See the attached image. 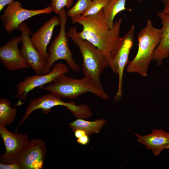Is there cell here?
Masks as SVG:
<instances>
[{"label":"cell","mask_w":169,"mask_h":169,"mask_svg":"<svg viewBox=\"0 0 169 169\" xmlns=\"http://www.w3.org/2000/svg\"><path fill=\"white\" fill-rule=\"evenodd\" d=\"M162 2L165 4L169 3V0H161Z\"/></svg>","instance_id":"cell-28"},{"label":"cell","mask_w":169,"mask_h":169,"mask_svg":"<svg viewBox=\"0 0 169 169\" xmlns=\"http://www.w3.org/2000/svg\"><path fill=\"white\" fill-rule=\"evenodd\" d=\"M53 12L50 5L45 8L38 10H29L22 7L21 4L13 1L7 5L0 19L6 32L10 33L24 21L36 15L49 14Z\"/></svg>","instance_id":"cell-9"},{"label":"cell","mask_w":169,"mask_h":169,"mask_svg":"<svg viewBox=\"0 0 169 169\" xmlns=\"http://www.w3.org/2000/svg\"><path fill=\"white\" fill-rule=\"evenodd\" d=\"M59 17L54 16L45 22L35 33H33L31 38L33 44L45 58L48 59L49 54L47 48L52 38L53 32L56 26L60 25Z\"/></svg>","instance_id":"cell-14"},{"label":"cell","mask_w":169,"mask_h":169,"mask_svg":"<svg viewBox=\"0 0 169 169\" xmlns=\"http://www.w3.org/2000/svg\"><path fill=\"white\" fill-rule=\"evenodd\" d=\"M39 88L47 91L60 98L74 99L84 94L90 92L103 100H107L109 96L103 87L99 86L92 80L84 77L75 79L65 74L58 76L53 82Z\"/></svg>","instance_id":"cell-3"},{"label":"cell","mask_w":169,"mask_h":169,"mask_svg":"<svg viewBox=\"0 0 169 169\" xmlns=\"http://www.w3.org/2000/svg\"><path fill=\"white\" fill-rule=\"evenodd\" d=\"M77 141L78 143L82 145L87 144L90 141L89 135L86 134L82 136L77 139Z\"/></svg>","instance_id":"cell-24"},{"label":"cell","mask_w":169,"mask_h":169,"mask_svg":"<svg viewBox=\"0 0 169 169\" xmlns=\"http://www.w3.org/2000/svg\"><path fill=\"white\" fill-rule=\"evenodd\" d=\"M77 27L69 28L66 33L78 47L81 54L84 77L90 79L97 84L103 87L100 78L103 71L109 66L108 64L100 50L88 41L80 38L78 34Z\"/></svg>","instance_id":"cell-4"},{"label":"cell","mask_w":169,"mask_h":169,"mask_svg":"<svg viewBox=\"0 0 169 169\" xmlns=\"http://www.w3.org/2000/svg\"><path fill=\"white\" fill-rule=\"evenodd\" d=\"M69 71L68 67L62 63H58L53 66L48 73L42 75L35 74L25 78L24 80L18 82L16 87L17 91L15 97L19 100L17 105L22 104L21 100L27 98L28 94L35 88L53 82L59 76L65 74Z\"/></svg>","instance_id":"cell-8"},{"label":"cell","mask_w":169,"mask_h":169,"mask_svg":"<svg viewBox=\"0 0 169 169\" xmlns=\"http://www.w3.org/2000/svg\"><path fill=\"white\" fill-rule=\"evenodd\" d=\"M52 11L56 14H59L60 11L64 7L69 8L72 7L74 0H51Z\"/></svg>","instance_id":"cell-22"},{"label":"cell","mask_w":169,"mask_h":169,"mask_svg":"<svg viewBox=\"0 0 169 169\" xmlns=\"http://www.w3.org/2000/svg\"><path fill=\"white\" fill-rule=\"evenodd\" d=\"M166 149H169V145L167 146L166 147Z\"/></svg>","instance_id":"cell-29"},{"label":"cell","mask_w":169,"mask_h":169,"mask_svg":"<svg viewBox=\"0 0 169 169\" xmlns=\"http://www.w3.org/2000/svg\"><path fill=\"white\" fill-rule=\"evenodd\" d=\"M109 1V0H92L90 7L82 15L87 16L96 14L105 6Z\"/></svg>","instance_id":"cell-21"},{"label":"cell","mask_w":169,"mask_h":169,"mask_svg":"<svg viewBox=\"0 0 169 169\" xmlns=\"http://www.w3.org/2000/svg\"><path fill=\"white\" fill-rule=\"evenodd\" d=\"M18 29L20 31L22 37L20 51L26 63L36 74H44L48 59L40 54L32 43L30 37L31 32L28 25L23 22L19 26Z\"/></svg>","instance_id":"cell-10"},{"label":"cell","mask_w":169,"mask_h":169,"mask_svg":"<svg viewBox=\"0 0 169 169\" xmlns=\"http://www.w3.org/2000/svg\"><path fill=\"white\" fill-rule=\"evenodd\" d=\"M16 108L10 106V102L7 100L0 99V124L8 125L12 123L16 115Z\"/></svg>","instance_id":"cell-19"},{"label":"cell","mask_w":169,"mask_h":169,"mask_svg":"<svg viewBox=\"0 0 169 169\" xmlns=\"http://www.w3.org/2000/svg\"><path fill=\"white\" fill-rule=\"evenodd\" d=\"M0 169H21L19 163L16 161L14 163L6 164L0 163Z\"/></svg>","instance_id":"cell-23"},{"label":"cell","mask_w":169,"mask_h":169,"mask_svg":"<svg viewBox=\"0 0 169 169\" xmlns=\"http://www.w3.org/2000/svg\"><path fill=\"white\" fill-rule=\"evenodd\" d=\"M46 151L44 140L38 138L32 139L21 151L16 161L21 169H41L44 165Z\"/></svg>","instance_id":"cell-11"},{"label":"cell","mask_w":169,"mask_h":169,"mask_svg":"<svg viewBox=\"0 0 169 169\" xmlns=\"http://www.w3.org/2000/svg\"><path fill=\"white\" fill-rule=\"evenodd\" d=\"M92 3V0H77L66 12L67 16L72 18L82 15L89 8Z\"/></svg>","instance_id":"cell-20"},{"label":"cell","mask_w":169,"mask_h":169,"mask_svg":"<svg viewBox=\"0 0 169 169\" xmlns=\"http://www.w3.org/2000/svg\"><path fill=\"white\" fill-rule=\"evenodd\" d=\"M157 15L162 25V35L160 42L155 49L153 60L158 66L161 65L163 60L169 57V13H157Z\"/></svg>","instance_id":"cell-16"},{"label":"cell","mask_w":169,"mask_h":169,"mask_svg":"<svg viewBox=\"0 0 169 169\" xmlns=\"http://www.w3.org/2000/svg\"><path fill=\"white\" fill-rule=\"evenodd\" d=\"M67 17L66 11L64 8L59 14L60 28L58 35L54 38L48 49L49 56L44 74L49 72L53 64L59 60H64L67 65L74 72L77 73L80 70V66L73 59L72 53L68 46V38L65 31Z\"/></svg>","instance_id":"cell-5"},{"label":"cell","mask_w":169,"mask_h":169,"mask_svg":"<svg viewBox=\"0 0 169 169\" xmlns=\"http://www.w3.org/2000/svg\"><path fill=\"white\" fill-rule=\"evenodd\" d=\"M75 137L77 139L86 134V132L81 129H77L74 131Z\"/></svg>","instance_id":"cell-26"},{"label":"cell","mask_w":169,"mask_h":169,"mask_svg":"<svg viewBox=\"0 0 169 169\" xmlns=\"http://www.w3.org/2000/svg\"><path fill=\"white\" fill-rule=\"evenodd\" d=\"M106 122V120L104 119L88 121L83 119L78 118L72 122L69 123V125L73 132L77 129H81L84 131L86 134L89 136L98 133Z\"/></svg>","instance_id":"cell-17"},{"label":"cell","mask_w":169,"mask_h":169,"mask_svg":"<svg viewBox=\"0 0 169 169\" xmlns=\"http://www.w3.org/2000/svg\"><path fill=\"white\" fill-rule=\"evenodd\" d=\"M164 13H169V3L166 4L161 12Z\"/></svg>","instance_id":"cell-27"},{"label":"cell","mask_w":169,"mask_h":169,"mask_svg":"<svg viewBox=\"0 0 169 169\" xmlns=\"http://www.w3.org/2000/svg\"><path fill=\"white\" fill-rule=\"evenodd\" d=\"M14 0H0V11H2L6 5H8Z\"/></svg>","instance_id":"cell-25"},{"label":"cell","mask_w":169,"mask_h":169,"mask_svg":"<svg viewBox=\"0 0 169 169\" xmlns=\"http://www.w3.org/2000/svg\"><path fill=\"white\" fill-rule=\"evenodd\" d=\"M162 30L154 27L148 20L145 27L137 35L138 49L134 58L129 62L126 68L129 73L138 74L146 77L149 65L153 60L155 49L161 40Z\"/></svg>","instance_id":"cell-2"},{"label":"cell","mask_w":169,"mask_h":169,"mask_svg":"<svg viewBox=\"0 0 169 169\" xmlns=\"http://www.w3.org/2000/svg\"><path fill=\"white\" fill-rule=\"evenodd\" d=\"M0 134L5 148L4 153L0 157V163L8 164L16 162L20 153L29 141L27 135L13 133L5 125L1 124Z\"/></svg>","instance_id":"cell-12"},{"label":"cell","mask_w":169,"mask_h":169,"mask_svg":"<svg viewBox=\"0 0 169 169\" xmlns=\"http://www.w3.org/2000/svg\"><path fill=\"white\" fill-rule=\"evenodd\" d=\"M126 0H109L105 6L103 8V13L107 25L111 29L114 25L115 16L121 12L128 9L125 7Z\"/></svg>","instance_id":"cell-18"},{"label":"cell","mask_w":169,"mask_h":169,"mask_svg":"<svg viewBox=\"0 0 169 169\" xmlns=\"http://www.w3.org/2000/svg\"><path fill=\"white\" fill-rule=\"evenodd\" d=\"M137 141L151 150L155 156L159 155L169 145V133L161 129H154L149 134L143 136L134 133Z\"/></svg>","instance_id":"cell-15"},{"label":"cell","mask_w":169,"mask_h":169,"mask_svg":"<svg viewBox=\"0 0 169 169\" xmlns=\"http://www.w3.org/2000/svg\"><path fill=\"white\" fill-rule=\"evenodd\" d=\"M73 23H77L83 27L78 33L82 39L86 40L98 48L106 59L113 72L116 74L112 57L117 47L120 38V29L123 19L120 18L114 23L113 28L108 27L103 9L95 15H79L71 18Z\"/></svg>","instance_id":"cell-1"},{"label":"cell","mask_w":169,"mask_h":169,"mask_svg":"<svg viewBox=\"0 0 169 169\" xmlns=\"http://www.w3.org/2000/svg\"><path fill=\"white\" fill-rule=\"evenodd\" d=\"M53 94L50 93L43 96L32 100L29 103L18 126L24 123L34 111L39 109L43 113L47 114L51 111V109L57 106L65 107L75 117L78 118L84 117L87 112V107L85 104L76 105L74 102H65Z\"/></svg>","instance_id":"cell-6"},{"label":"cell","mask_w":169,"mask_h":169,"mask_svg":"<svg viewBox=\"0 0 169 169\" xmlns=\"http://www.w3.org/2000/svg\"><path fill=\"white\" fill-rule=\"evenodd\" d=\"M21 35L10 39L0 48V59L5 67L9 71H14L29 67L18 48L21 42Z\"/></svg>","instance_id":"cell-13"},{"label":"cell","mask_w":169,"mask_h":169,"mask_svg":"<svg viewBox=\"0 0 169 169\" xmlns=\"http://www.w3.org/2000/svg\"><path fill=\"white\" fill-rule=\"evenodd\" d=\"M134 30L135 26L133 25L128 32L120 38L117 48L112 56V64L119 78L118 90L114 98L116 101L120 100L122 97L124 70L129 62V56L133 45Z\"/></svg>","instance_id":"cell-7"}]
</instances>
